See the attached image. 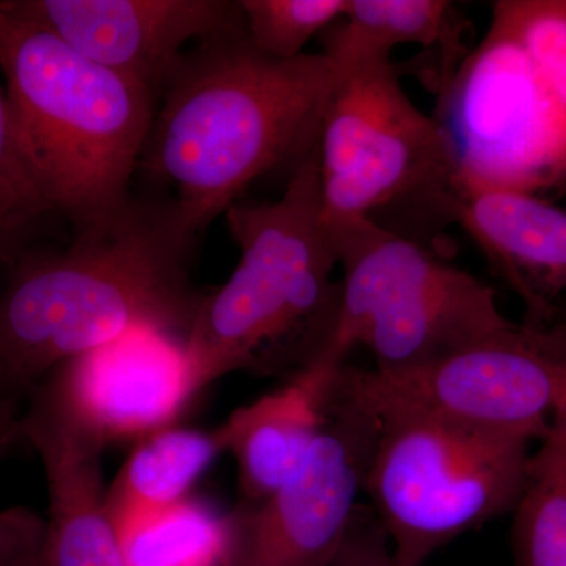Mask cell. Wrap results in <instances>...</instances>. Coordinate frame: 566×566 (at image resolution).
<instances>
[{"label": "cell", "instance_id": "6da1fadb", "mask_svg": "<svg viewBox=\"0 0 566 566\" xmlns=\"http://www.w3.org/2000/svg\"><path fill=\"white\" fill-rule=\"evenodd\" d=\"M197 237L174 200L132 197L74 227L61 251L14 266L0 294V381L22 400L59 365L137 329L185 342L203 296L191 279Z\"/></svg>", "mask_w": 566, "mask_h": 566}, {"label": "cell", "instance_id": "7a4b0ae2", "mask_svg": "<svg viewBox=\"0 0 566 566\" xmlns=\"http://www.w3.org/2000/svg\"><path fill=\"white\" fill-rule=\"evenodd\" d=\"M335 66L253 48L245 24L193 44L164 85L140 161L174 186L182 226L199 238L263 175L316 150Z\"/></svg>", "mask_w": 566, "mask_h": 566}, {"label": "cell", "instance_id": "3957f363", "mask_svg": "<svg viewBox=\"0 0 566 566\" xmlns=\"http://www.w3.org/2000/svg\"><path fill=\"white\" fill-rule=\"evenodd\" d=\"M0 73L18 155L50 212L73 227L132 199L155 118L153 93L0 0Z\"/></svg>", "mask_w": 566, "mask_h": 566}, {"label": "cell", "instance_id": "277c9868", "mask_svg": "<svg viewBox=\"0 0 566 566\" xmlns=\"http://www.w3.org/2000/svg\"><path fill=\"white\" fill-rule=\"evenodd\" d=\"M226 221L241 256L186 334L193 395L238 370L296 375L318 359L337 318L340 282L319 216L316 150L277 200L234 203Z\"/></svg>", "mask_w": 566, "mask_h": 566}, {"label": "cell", "instance_id": "5b68a950", "mask_svg": "<svg viewBox=\"0 0 566 566\" xmlns=\"http://www.w3.org/2000/svg\"><path fill=\"white\" fill-rule=\"evenodd\" d=\"M334 66L316 144L324 229L370 221L441 253L433 240L457 223L463 197L442 129L408 98L392 61Z\"/></svg>", "mask_w": 566, "mask_h": 566}, {"label": "cell", "instance_id": "8992f818", "mask_svg": "<svg viewBox=\"0 0 566 566\" xmlns=\"http://www.w3.org/2000/svg\"><path fill=\"white\" fill-rule=\"evenodd\" d=\"M327 234L344 279L333 334L312 364L338 368L364 346L375 370H411L515 323L502 314L493 286L427 245L370 221Z\"/></svg>", "mask_w": 566, "mask_h": 566}, {"label": "cell", "instance_id": "52a82bcc", "mask_svg": "<svg viewBox=\"0 0 566 566\" xmlns=\"http://www.w3.org/2000/svg\"><path fill=\"white\" fill-rule=\"evenodd\" d=\"M378 420L364 494L398 566H423L515 509L535 439L427 415Z\"/></svg>", "mask_w": 566, "mask_h": 566}, {"label": "cell", "instance_id": "ba28073f", "mask_svg": "<svg viewBox=\"0 0 566 566\" xmlns=\"http://www.w3.org/2000/svg\"><path fill=\"white\" fill-rule=\"evenodd\" d=\"M436 93L433 118L463 193L566 192V114L499 18Z\"/></svg>", "mask_w": 566, "mask_h": 566}, {"label": "cell", "instance_id": "9c48e42d", "mask_svg": "<svg viewBox=\"0 0 566 566\" xmlns=\"http://www.w3.org/2000/svg\"><path fill=\"white\" fill-rule=\"evenodd\" d=\"M337 385L376 419L444 417L539 441L566 415V318L513 323L482 344L411 370L344 364Z\"/></svg>", "mask_w": 566, "mask_h": 566}, {"label": "cell", "instance_id": "30bf717a", "mask_svg": "<svg viewBox=\"0 0 566 566\" xmlns=\"http://www.w3.org/2000/svg\"><path fill=\"white\" fill-rule=\"evenodd\" d=\"M378 430L334 375L322 431L301 468L263 501L226 515L219 566H335L363 505Z\"/></svg>", "mask_w": 566, "mask_h": 566}, {"label": "cell", "instance_id": "8fae6325", "mask_svg": "<svg viewBox=\"0 0 566 566\" xmlns=\"http://www.w3.org/2000/svg\"><path fill=\"white\" fill-rule=\"evenodd\" d=\"M22 9L85 57L137 84L155 98L188 44L244 24L232 0H20Z\"/></svg>", "mask_w": 566, "mask_h": 566}, {"label": "cell", "instance_id": "7c38bea8", "mask_svg": "<svg viewBox=\"0 0 566 566\" xmlns=\"http://www.w3.org/2000/svg\"><path fill=\"white\" fill-rule=\"evenodd\" d=\"M40 382L106 444L170 427L196 397L185 342L155 329L81 354Z\"/></svg>", "mask_w": 566, "mask_h": 566}, {"label": "cell", "instance_id": "4fadbf2b", "mask_svg": "<svg viewBox=\"0 0 566 566\" xmlns=\"http://www.w3.org/2000/svg\"><path fill=\"white\" fill-rule=\"evenodd\" d=\"M18 420L17 439L35 450L50 493V566H128L103 486L106 442L39 382Z\"/></svg>", "mask_w": 566, "mask_h": 566}, {"label": "cell", "instance_id": "5bb4252c", "mask_svg": "<svg viewBox=\"0 0 566 566\" xmlns=\"http://www.w3.org/2000/svg\"><path fill=\"white\" fill-rule=\"evenodd\" d=\"M457 223L526 305V323L556 318L566 294V205L538 193L480 189L463 193Z\"/></svg>", "mask_w": 566, "mask_h": 566}, {"label": "cell", "instance_id": "9a60e30c", "mask_svg": "<svg viewBox=\"0 0 566 566\" xmlns=\"http://www.w3.org/2000/svg\"><path fill=\"white\" fill-rule=\"evenodd\" d=\"M338 368L308 365L218 428L223 450L237 461L243 504L263 501L301 468L322 431Z\"/></svg>", "mask_w": 566, "mask_h": 566}, {"label": "cell", "instance_id": "2e32d148", "mask_svg": "<svg viewBox=\"0 0 566 566\" xmlns=\"http://www.w3.org/2000/svg\"><path fill=\"white\" fill-rule=\"evenodd\" d=\"M455 3L447 0H349L340 21L322 33L323 54L335 65L392 61L403 44L444 52L455 70L469 51L461 50Z\"/></svg>", "mask_w": 566, "mask_h": 566}, {"label": "cell", "instance_id": "e0dca14e", "mask_svg": "<svg viewBox=\"0 0 566 566\" xmlns=\"http://www.w3.org/2000/svg\"><path fill=\"white\" fill-rule=\"evenodd\" d=\"M223 450L219 430L167 427L140 439L106 490L117 532L188 497V491Z\"/></svg>", "mask_w": 566, "mask_h": 566}, {"label": "cell", "instance_id": "ac0fdd59", "mask_svg": "<svg viewBox=\"0 0 566 566\" xmlns=\"http://www.w3.org/2000/svg\"><path fill=\"white\" fill-rule=\"evenodd\" d=\"M513 515L515 566H566V415L532 453Z\"/></svg>", "mask_w": 566, "mask_h": 566}, {"label": "cell", "instance_id": "d6986e66", "mask_svg": "<svg viewBox=\"0 0 566 566\" xmlns=\"http://www.w3.org/2000/svg\"><path fill=\"white\" fill-rule=\"evenodd\" d=\"M226 534V516L189 497L118 531L128 566H219Z\"/></svg>", "mask_w": 566, "mask_h": 566}, {"label": "cell", "instance_id": "ffe728a7", "mask_svg": "<svg viewBox=\"0 0 566 566\" xmlns=\"http://www.w3.org/2000/svg\"><path fill=\"white\" fill-rule=\"evenodd\" d=\"M349 0H240L245 32L255 50L290 61L305 44L340 21Z\"/></svg>", "mask_w": 566, "mask_h": 566}, {"label": "cell", "instance_id": "44dd1931", "mask_svg": "<svg viewBox=\"0 0 566 566\" xmlns=\"http://www.w3.org/2000/svg\"><path fill=\"white\" fill-rule=\"evenodd\" d=\"M493 17L515 35L536 76L566 114V0H499Z\"/></svg>", "mask_w": 566, "mask_h": 566}, {"label": "cell", "instance_id": "7402d4cb", "mask_svg": "<svg viewBox=\"0 0 566 566\" xmlns=\"http://www.w3.org/2000/svg\"><path fill=\"white\" fill-rule=\"evenodd\" d=\"M50 214L18 155L6 88L0 87V227L20 241Z\"/></svg>", "mask_w": 566, "mask_h": 566}, {"label": "cell", "instance_id": "603a6c76", "mask_svg": "<svg viewBox=\"0 0 566 566\" xmlns=\"http://www.w3.org/2000/svg\"><path fill=\"white\" fill-rule=\"evenodd\" d=\"M335 566H398L386 534L368 506H359Z\"/></svg>", "mask_w": 566, "mask_h": 566}, {"label": "cell", "instance_id": "cb8c5ba5", "mask_svg": "<svg viewBox=\"0 0 566 566\" xmlns=\"http://www.w3.org/2000/svg\"><path fill=\"white\" fill-rule=\"evenodd\" d=\"M21 416V401L17 398H2L0 400V460L6 455L7 449L18 442V420Z\"/></svg>", "mask_w": 566, "mask_h": 566}, {"label": "cell", "instance_id": "d4e9b609", "mask_svg": "<svg viewBox=\"0 0 566 566\" xmlns=\"http://www.w3.org/2000/svg\"><path fill=\"white\" fill-rule=\"evenodd\" d=\"M17 244L11 243L9 238H6L0 233V262H2V260H10L11 255L17 252ZM2 398L9 397H6V394H3L2 381H0V400H2Z\"/></svg>", "mask_w": 566, "mask_h": 566}]
</instances>
